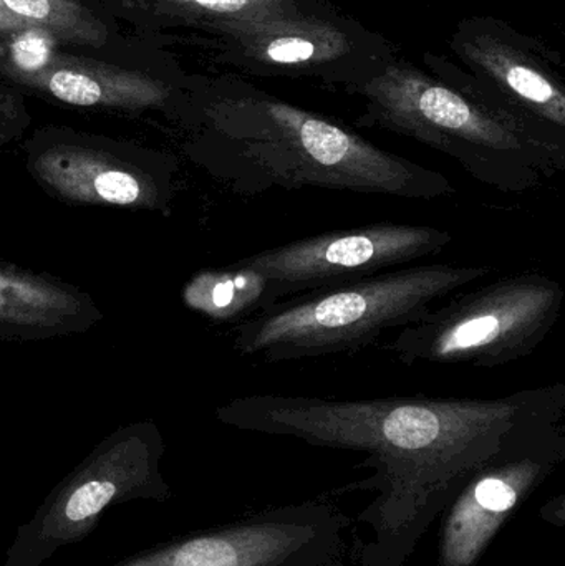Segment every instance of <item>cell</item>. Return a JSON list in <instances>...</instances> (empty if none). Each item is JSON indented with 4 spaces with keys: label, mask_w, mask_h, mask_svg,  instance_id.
<instances>
[{
    "label": "cell",
    "mask_w": 565,
    "mask_h": 566,
    "mask_svg": "<svg viewBox=\"0 0 565 566\" xmlns=\"http://www.w3.org/2000/svg\"><path fill=\"white\" fill-rule=\"evenodd\" d=\"M554 386L501 398L341 399L261 392L219 406L216 418L241 431L367 455L357 468L372 469L370 478L334 494H375L357 517L370 531L358 547V564L404 566L473 469Z\"/></svg>",
    "instance_id": "obj_1"
},
{
    "label": "cell",
    "mask_w": 565,
    "mask_h": 566,
    "mask_svg": "<svg viewBox=\"0 0 565 566\" xmlns=\"http://www.w3.org/2000/svg\"><path fill=\"white\" fill-rule=\"evenodd\" d=\"M208 118L212 143L202 163L238 195L312 188L433 201L457 192L443 172L259 90L215 103Z\"/></svg>",
    "instance_id": "obj_2"
},
{
    "label": "cell",
    "mask_w": 565,
    "mask_h": 566,
    "mask_svg": "<svg viewBox=\"0 0 565 566\" xmlns=\"http://www.w3.org/2000/svg\"><path fill=\"white\" fill-rule=\"evenodd\" d=\"M347 92L365 102L358 125L423 143L494 191L526 195L565 169L564 138L411 63L391 59Z\"/></svg>",
    "instance_id": "obj_3"
},
{
    "label": "cell",
    "mask_w": 565,
    "mask_h": 566,
    "mask_svg": "<svg viewBox=\"0 0 565 566\" xmlns=\"http://www.w3.org/2000/svg\"><path fill=\"white\" fill-rule=\"evenodd\" d=\"M491 265L390 269L282 300L232 329L234 349L264 363L352 355L391 329L420 322L435 303L493 274Z\"/></svg>",
    "instance_id": "obj_4"
},
{
    "label": "cell",
    "mask_w": 565,
    "mask_h": 566,
    "mask_svg": "<svg viewBox=\"0 0 565 566\" xmlns=\"http://www.w3.org/2000/svg\"><path fill=\"white\" fill-rule=\"evenodd\" d=\"M563 283L543 272H521L460 293L390 343L407 366L500 368L533 355L556 328Z\"/></svg>",
    "instance_id": "obj_5"
},
{
    "label": "cell",
    "mask_w": 565,
    "mask_h": 566,
    "mask_svg": "<svg viewBox=\"0 0 565 566\" xmlns=\"http://www.w3.org/2000/svg\"><path fill=\"white\" fill-rule=\"evenodd\" d=\"M565 385L514 422L440 515L437 566H477L514 512L565 461Z\"/></svg>",
    "instance_id": "obj_6"
},
{
    "label": "cell",
    "mask_w": 565,
    "mask_h": 566,
    "mask_svg": "<svg viewBox=\"0 0 565 566\" xmlns=\"http://www.w3.org/2000/svg\"><path fill=\"white\" fill-rule=\"evenodd\" d=\"M163 454L165 442L155 422L116 429L19 528L3 566L42 565L60 548L83 541L112 505L168 497Z\"/></svg>",
    "instance_id": "obj_7"
},
{
    "label": "cell",
    "mask_w": 565,
    "mask_h": 566,
    "mask_svg": "<svg viewBox=\"0 0 565 566\" xmlns=\"http://www.w3.org/2000/svg\"><path fill=\"white\" fill-rule=\"evenodd\" d=\"M352 521L327 499L196 532L115 566H338Z\"/></svg>",
    "instance_id": "obj_8"
},
{
    "label": "cell",
    "mask_w": 565,
    "mask_h": 566,
    "mask_svg": "<svg viewBox=\"0 0 565 566\" xmlns=\"http://www.w3.org/2000/svg\"><path fill=\"white\" fill-rule=\"evenodd\" d=\"M451 244L453 234L444 229L380 222L322 232L265 249L239 262L264 279L268 310L291 296L433 258Z\"/></svg>",
    "instance_id": "obj_9"
},
{
    "label": "cell",
    "mask_w": 565,
    "mask_h": 566,
    "mask_svg": "<svg viewBox=\"0 0 565 566\" xmlns=\"http://www.w3.org/2000/svg\"><path fill=\"white\" fill-rule=\"evenodd\" d=\"M27 171L50 198L72 206L165 212L178 163L163 153L73 133H40L27 145Z\"/></svg>",
    "instance_id": "obj_10"
},
{
    "label": "cell",
    "mask_w": 565,
    "mask_h": 566,
    "mask_svg": "<svg viewBox=\"0 0 565 566\" xmlns=\"http://www.w3.org/2000/svg\"><path fill=\"white\" fill-rule=\"evenodd\" d=\"M216 27L231 43L232 55L254 75L321 78L350 90L394 59L381 36L315 10Z\"/></svg>",
    "instance_id": "obj_11"
},
{
    "label": "cell",
    "mask_w": 565,
    "mask_h": 566,
    "mask_svg": "<svg viewBox=\"0 0 565 566\" xmlns=\"http://www.w3.org/2000/svg\"><path fill=\"white\" fill-rule=\"evenodd\" d=\"M454 52L473 70L438 76L543 132L565 139V85L553 53L513 27L493 19L464 20L453 35Z\"/></svg>",
    "instance_id": "obj_12"
},
{
    "label": "cell",
    "mask_w": 565,
    "mask_h": 566,
    "mask_svg": "<svg viewBox=\"0 0 565 566\" xmlns=\"http://www.w3.org/2000/svg\"><path fill=\"white\" fill-rule=\"evenodd\" d=\"M3 70L20 85L82 108L145 112L161 108L171 98L163 80L85 56L52 53L39 65L9 63Z\"/></svg>",
    "instance_id": "obj_13"
},
{
    "label": "cell",
    "mask_w": 565,
    "mask_h": 566,
    "mask_svg": "<svg viewBox=\"0 0 565 566\" xmlns=\"http://www.w3.org/2000/svg\"><path fill=\"white\" fill-rule=\"evenodd\" d=\"M103 313L90 293L0 262V342H39L88 332Z\"/></svg>",
    "instance_id": "obj_14"
},
{
    "label": "cell",
    "mask_w": 565,
    "mask_h": 566,
    "mask_svg": "<svg viewBox=\"0 0 565 566\" xmlns=\"http://www.w3.org/2000/svg\"><path fill=\"white\" fill-rule=\"evenodd\" d=\"M182 302L212 322L239 323L265 308V282L239 261L205 269L186 282Z\"/></svg>",
    "instance_id": "obj_15"
},
{
    "label": "cell",
    "mask_w": 565,
    "mask_h": 566,
    "mask_svg": "<svg viewBox=\"0 0 565 566\" xmlns=\"http://www.w3.org/2000/svg\"><path fill=\"white\" fill-rule=\"evenodd\" d=\"M35 30L73 45L103 46L108 42L105 23L79 0H3Z\"/></svg>",
    "instance_id": "obj_16"
},
{
    "label": "cell",
    "mask_w": 565,
    "mask_h": 566,
    "mask_svg": "<svg viewBox=\"0 0 565 566\" xmlns=\"http://www.w3.org/2000/svg\"><path fill=\"white\" fill-rule=\"evenodd\" d=\"M186 15L201 17L212 25L274 19L307 10L305 0H163Z\"/></svg>",
    "instance_id": "obj_17"
},
{
    "label": "cell",
    "mask_w": 565,
    "mask_h": 566,
    "mask_svg": "<svg viewBox=\"0 0 565 566\" xmlns=\"http://www.w3.org/2000/svg\"><path fill=\"white\" fill-rule=\"evenodd\" d=\"M25 125L23 109L12 93L0 90V148L12 142Z\"/></svg>",
    "instance_id": "obj_18"
},
{
    "label": "cell",
    "mask_w": 565,
    "mask_h": 566,
    "mask_svg": "<svg viewBox=\"0 0 565 566\" xmlns=\"http://www.w3.org/2000/svg\"><path fill=\"white\" fill-rule=\"evenodd\" d=\"M25 30L35 29H33L27 20H23L22 17L13 13L12 10L3 3V0H0V33L25 32Z\"/></svg>",
    "instance_id": "obj_19"
}]
</instances>
